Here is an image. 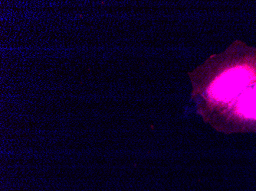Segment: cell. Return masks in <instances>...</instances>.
Listing matches in <instances>:
<instances>
[{
  "instance_id": "1",
  "label": "cell",
  "mask_w": 256,
  "mask_h": 191,
  "mask_svg": "<svg viewBox=\"0 0 256 191\" xmlns=\"http://www.w3.org/2000/svg\"><path fill=\"white\" fill-rule=\"evenodd\" d=\"M250 70L236 68L230 70L216 81L212 87L214 98L220 101H228L235 98L251 80Z\"/></svg>"
},
{
  "instance_id": "2",
  "label": "cell",
  "mask_w": 256,
  "mask_h": 191,
  "mask_svg": "<svg viewBox=\"0 0 256 191\" xmlns=\"http://www.w3.org/2000/svg\"><path fill=\"white\" fill-rule=\"evenodd\" d=\"M238 112L248 119H256V86L248 90L238 103Z\"/></svg>"
}]
</instances>
